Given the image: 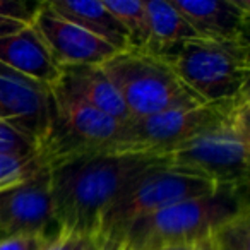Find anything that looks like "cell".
<instances>
[{"label":"cell","instance_id":"6da1fadb","mask_svg":"<svg viewBox=\"0 0 250 250\" xmlns=\"http://www.w3.org/2000/svg\"><path fill=\"white\" fill-rule=\"evenodd\" d=\"M167 163L163 154L106 151L53 168V223L89 236L125 188L141 175Z\"/></svg>","mask_w":250,"mask_h":250},{"label":"cell","instance_id":"7a4b0ae2","mask_svg":"<svg viewBox=\"0 0 250 250\" xmlns=\"http://www.w3.org/2000/svg\"><path fill=\"white\" fill-rule=\"evenodd\" d=\"M243 211H250L249 188L219 187L139 219L124 240L130 250L199 249L216 226Z\"/></svg>","mask_w":250,"mask_h":250},{"label":"cell","instance_id":"3957f363","mask_svg":"<svg viewBox=\"0 0 250 250\" xmlns=\"http://www.w3.org/2000/svg\"><path fill=\"white\" fill-rule=\"evenodd\" d=\"M167 158L171 167L201 175L216 187L249 188L250 101L171 149Z\"/></svg>","mask_w":250,"mask_h":250},{"label":"cell","instance_id":"277c9868","mask_svg":"<svg viewBox=\"0 0 250 250\" xmlns=\"http://www.w3.org/2000/svg\"><path fill=\"white\" fill-rule=\"evenodd\" d=\"M132 118L202 104L167 59L144 50H122L101 65Z\"/></svg>","mask_w":250,"mask_h":250},{"label":"cell","instance_id":"5b68a950","mask_svg":"<svg viewBox=\"0 0 250 250\" xmlns=\"http://www.w3.org/2000/svg\"><path fill=\"white\" fill-rule=\"evenodd\" d=\"M170 63L202 103L231 100L249 91V40H190Z\"/></svg>","mask_w":250,"mask_h":250},{"label":"cell","instance_id":"8992f818","mask_svg":"<svg viewBox=\"0 0 250 250\" xmlns=\"http://www.w3.org/2000/svg\"><path fill=\"white\" fill-rule=\"evenodd\" d=\"M216 187L211 180L170 163L141 175L104 211L96 231L110 233L124 240L125 231L136 221L160 212L178 202L211 194Z\"/></svg>","mask_w":250,"mask_h":250},{"label":"cell","instance_id":"52a82bcc","mask_svg":"<svg viewBox=\"0 0 250 250\" xmlns=\"http://www.w3.org/2000/svg\"><path fill=\"white\" fill-rule=\"evenodd\" d=\"M245 101H250L249 91L231 100L178 108L144 118H132L127 124H122L117 149L167 156L171 149L226 118Z\"/></svg>","mask_w":250,"mask_h":250},{"label":"cell","instance_id":"ba28073f","mask_svg":"<svg viewBox=\"0 0 250 250\" xmlns=\"http://www.w3.org/2000/svg\"><path fill=\"white\" fill-rule=\"evenodd\" d=\"M29 24L36 29L60 67L103 65L117 53L106 42L57 14L48 2L36 4Z\"/></svg>","mask_w":250,"mask_h":250},{"label":"cell","instance_id":"9c48e42d","mask_svg":"<svg viewBox=\"0 0 250 250\" xmlns=\"http://www.w3.org/2000/svg\"><path fill=\"white\" fill-rule=\"evenodd\" d=\"M52 117L50 89L0 65V122L40 147Z\"/></svg>","mask_w":250,"mask_h":250},{"label":"cell","instance_id":"30bf717a","mask_svg":"<svg viewBox=\"0 0 250 250\" xmlns=\"http://www.w3.org/2000/svg\"><path fill=\"white\" fill-rule=\"evenodd\" d=\"M53 223L52 173L36 171L29 180L0 194V235L46 231Z\"/></svg>","mask_w":250,"mask_h":250},{"label":"cell","instance_id":"8fae6325","mask_svg":"<svg viewBox=\"0 0 250 250\" xmlns=\"http://www.w3.org/2000/svg\"><path fill=\"white\" fill-rule=\"evenodd\" d=\"M204 40H249V0H171Z\"/></svg>","mask_w":250,"mask_h":250},{"label":"cell","instance_id":"7c38bea8","mask_svg":"<svg viewBox=\"0 0 250 250\" xmlns=\"http://www.w3.org/2000/svg\"><path fill=\"white\" fill-rule=\"evenodd\" d=\"M0 65L42 84L46 89L55 86L62 72V67L31 24L0 38Z\"/></svg>","mask_w":250,"mask_h":250},{"label":"cell","instance_id":"4fadbf2b","mask_svg":"<svg viewBox=\"0 0 250 250\" xmlns=\"http://www.w3.org/2000/svg\"><path fill=\"white\" fill-rule=\"evenodd\" d=\"M50 91H57V93L76 98V100L110 115L120 124H127L130 120V113L125 108L117 87L106 77L101 65L62 67L59 81Z\"/></svg>","mask_w":250,"mask_h":250},{"label":"cell","instance_id":"5bb4252c","mask_svg":"<svg viewBox=\"0 0 250 250\" xmlns=\"http://www.w3.org/2000/svg\"><path fill=\"white\" fill-rule=\"evenodd\" d=\"M147 36L144 52L161 59H170L190 40L199 38L187 19L175 9L171 0H144Z\"/></svg>","mask_w":250,"mask_h":250},{"label":"cell","instance_id":"9a60e30c","mask_svg":"<svg viewBox=\"0 0 250 250\" xmlns=\"http://www.w3.org/2000/svg\"><path fill=\"white\" fill-rule=\"evenodd\" d=\"M48 4L57 14L106 42L117 52L130 48L129 35L106 9L103 0H48Z\"/></svg>","mask_w":250,"mask_h":250},{"label":"cell","instance_id":"2e32d148","mask_svg":"<svg viewBox=\"0 0 250 250\" xmlns=\"http://www.w3.org/2000/svg\"><path fill=\"white\" fill-rule=\"evenodd\" d=\"M195 250H250V211L218 225Z\"/></svg>","mask_w":250,"mask_h":250},{"label":"cell","instance_id":"e0dca14e","mask_svg":"<svg viewBox=\"0 0 250 250\" xmlns=\"http://www.w3.org/2000/svg\"><path fill=\"white\" fill-rule=\"evenodd\" d=\"M108 11L127 31L130 48L143 50L147 36V19L144 0H103Z\"/></svg>","mask_w":250,"mask_h":250},{"label":"cell","instance_id":"ac0fdd59","mask_svg":"<svg viewBox=\"0 0 250 250\" xmlns=\"http://www.w3.org/2000/svg\"><path fill=\"white\" fill-rule=\"evenodd\" d=\"M42 168L46 167L38 151L28 154H0V194L24 184Z\"/></svg>","mask_w":250,"mask_h":250},{"label":"cell","instance_id":"d6986e66","mask_svg":"<svg viewBox=\"0 0 250 250\" xmlns=\"http://www.w3.org/2000/svg\"><path fill=\"white\" fill-rule=\"evenodd\" d=\"M35 151L38 147L31 139L0 122V154H28Z\"/></svg>","mask_w":250,"mask_h":250},{"label":"cell","instance_id":"ffe728a7","mask_svg":"<svg viewBox=\"0 0 250 250\" xmlns=\"http://www.w3.org/2000/svg\"><path fill=\"white\" fill-rule=\"evenodd\" d=\"M50 235L46 231L16 233L0 238V250H43Z\"/></svg>","mask_w":250,"mask_h":250},{"label":"cell","instance_id":"44dd1931","mask_svg":"<svg viewBox=\"0 0 250 250\" xmlns=\"http://www.w3.org/2000/svg\"><path fill=\"white\" fill-rule=\"evenodd\" d=\"M87 238L89 236L81 235L74 229L57 226V231L50 235L43 250H84L87 245Z\"/></svg>","mask_w":250,"mask_h":250},{"label":"cell","instance_id":"7402d4cb","mask_svg":"<svg viewBox=\"0 0 250 250\" xmlns=\"http://www.w3.org/2000/svg\"><path fill=\"white\" fill-rule=\"evenodd\" d=\"M127 247L125 240L113 236L104 231H94L87 238V245L84 250H124Z\"/></svg>","mask_w":250,"mask_h":250},{"label":"cell","instance_id":"603a6c76","mask_svg":"<svg viewBox=\"0 0 250 250\" xmlns=\"http://www.w3.org/2000/svg\"><path fill=\"white\" fill-rule=\"evenodd\" d=\"M24 26H28V24H24V22H19V21H12V19L0 18V38H2V36L12 35V33L22 29Z\"/></svg>","mask_w":250,"mask_h":250},{"label":"cell","instance_id":"cb8c5ba5","mask_svg":"<svg viewBox=\"0 0 250 250\" xmlns=\"http://www.w3.org/2000/svg\"><path fill=\"white\" fill-rule=\"evenodd\" d=\"M167 250H195V249H187V247H178V249H167Z\"/></svg>","mask_w":250,"mask_h":250},{"label":"cell","instance_id":"d4e9b609","mask_svg":"<svg viewBox=\"0 0 250 250\" xmlns=\"http://www.w3.org/2000/svg\"><path fill=\"white\" fill-rule=\"evenodd\" d=\"M124 250H130V249H129V247H125V249H124Z\"/></svg>","mask_w":250,"mask_h":250}]
</instances>
